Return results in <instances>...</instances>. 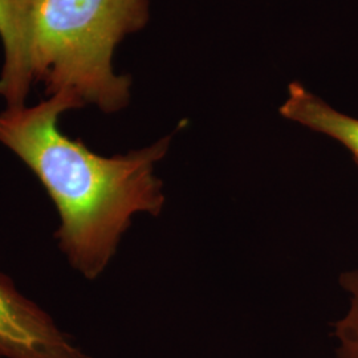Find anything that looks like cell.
I'll return each instance as SVG.
<instances>
[{
    "mask_svg": "<svg viewBox=\"0 0 358 358\" xmlns=\"http://www.w3.org/2000/svg\"><path fill=\"white\" fill-rule=\"evenodd\" d=\"M36 0H0V40L4 64L0 96L7 108L26 105L34 84L31 75V31Z\"/></svg>",
    "mask_w": 358,
    "mask_h": 358,
    "instance_id": "277c9868",
    "label": "cell"
},
{
    "mask_svg": "<svg viewBox=\"0 0 358 358\" xmlns=\"http://www.w3.org/2000/svg\"><path fill=\"white\" fill-rule=\"evenodd\" d=\"M279 112L287 120L340 142L358 166V118L336 110L299 83L288 87V97Z\"/></svg>",
    "mask_w": 358,
    "mask_h": 358,
    "instance_id": "5b68a950",
    "label": "cell"
},
{
    "mask_svg": "<svg viewBox=\"0 0 358 358\" xmlns=\"http://www.w3.org/2000/svg\"><path fill=\"white\" fill-rule=\"evenodd\" d=\"M338 282L348 296L345 313L334 321L332 336L337 358H358V268L340 275Z\"/></svg>",
    "mask_w": 358,
    "mask_h": 358,
    "instance_id": "8992f818",
    "label": "cell"
},
{
    "mask_svg": "<svg viewBox=\"0 0 358 358\" xmlns=\"http://www.w3.org/2000/svg\"><path fill=\"white\" fill-rule=\"evenodd\" d=\"M149 20L148 0H36L31 75L47 94H68L105 113L124 109L130 78L115 75L118 43Z\"/></svg>",
    "mask_w": 358,
    "mask_h": 358,
    "instance_id": "7a4b0ae2",
    "label": "cell"
},
{
    "mask_svg": "<svg viewBox=\"0 0 358 358\" xmlns=\"http://www.w3.org/2000/svg\"><path fill=\"white\" fill-rule=\"evenodd\" d=\"M0 357L90 358L0 272Z\"/></svg>",
    "mask_w": 358,
    "mask_h": 358,
    "instance_id": "3957f363",
    "label": "cell"
},
{
    "mask_svg": "<svg viewBox=\"0 0 358 358\" xmlns=\"http://www.w3.org/2000/svg\"><path fill=\"white\" fill-rule=\"evenodd\" d=\"M83 108L68 94L0 113V143L40 179L60 215L56 239L71 266L97 279L117 252L134 215L158 217L164 183L154 174L166 155L167 136L130 153L103 157L59 129L65 112Z\"/></svg>",
    "mask_w": 358,
    "mask_h": 358,
    "instance_id": "6da1fadb",
    "label": "cell"
}]
</instances>
